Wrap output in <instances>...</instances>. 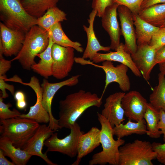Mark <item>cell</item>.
Returning <instances> with one entry per match:
<instances>
[{
	"label": "cell",
	"instance_id": "cell-47",
	"mask_svg": "<svg viewBox=\"0 0 165 165\" xmlns=\"http://www.w3.org/2000/svg\"></svg>",
	"mask_w": 165,
	"mask_h": 165
},
{
	"label": "cell",
	"instance_id": "cell-10",
	"mask_svg": "<svg viewBox=\"0 0 165 165\" xmlns=\"http://www.w3.org/2000/svg\"><path fill=\"white\" fill-rule=\"evenodd\" d=\"M75 49L53 43L52 48L53 60L52 76L59 79L68 76L71 71L74 62Z\"/></svg>",
	"mask_w": 165,
	"mask_h": 165
},
{
	"label": "cell",
	"instance_id": "cell-34",
	"mask_svg": "<svg viewBox=\"0 0 165 165\" xmlns=\"http://www.w3.org/2000/svg\"><path fill=\"white\" fill-rule=\"evenodd\" d=\"M149 45L156 50L165 45V27L160 28L153 36Z\"/></svg>",
	"mask_w": 165,
	"mask_h": 165
},
{
	"label": "cell",
	"instance_id": "cell-18",
	"mask_svg": "<svg viewBox=\"0 0 165 165\" xmlns=\"http://www.w3.org/2000/svg\"><path fill=\"white\" fill-rule=\"evenodd\" d=\"M125 94L124 92H116L109 95L105 100L101 114L113 127L125 120L124 111L122 105V100Z\"/></svg>",
	"mask_w": 165,
	"mask_h": 165
},
{
	"label": "cell",
	"instance_id": "cell-28",
	"mask_svg": "<svg viewBox=\"0 0 165 165\" xmlns=\"http://www.w3.org/2000/svg\"><path fill=\"white\" fill-rule=\"evenodd\" d=\"M60 0H22L23 6L31 16L38 18L42 16L49 9L56 6Z\"/></svg>",
	"mask_w": 165,
	"mask_h": 165
},
{
	"label": "cell",
	"instance_id": "cell-11",
	"mask_svg": "<svg viewBox=\"0 0 165 165\" xmlns=\"http://www.w3.org/2000/svg\"><path fill=\"white\" fill-rule=\"evenodd\" d=\"M0 51L6 57L16 56L20 50L25 33L10 29L0 22Z\"/></svg>",
	"mask_w": 165,
	"mask_h": 165
},
{
	"label": "cell",
	"instance_id": "cell-40",
	"mask_svg": "<svg viewBox=\"0 0 165 165\" xmlns=\"http://www.w3.org/2000/svg\"><path fill=\"white\" fill-rule=\"evenodd\" d=\"M155 61L156 64L165 62V45L156 50Z\"/></svg>",
	"mask_w": 165,
	"mask_h": 165
},
{
	"label": "cell",
	"instance_id": "cell-4",
	"mask_svg": "<svg viewBox=\"0 0 165 165\" xmlns=\"http://www.w3.org/2000/svg\"><path fill=\"white\" fill-rule=\"evenodd\" d=\"M0 18L8 28L25 33L37 24V18L27 12L21 0H0Z\"/></svg>",
	"mask_w": 165,
	"mask_h": 165
},
{
	"label": "cell",
	"instance_id": "cell-9",
	"mask_svg": "<svg viewBox=\"0 0 165 165\" xmlns=\"http://www.w3.org/2000/svg\"><path fill=\"white\" fill-rule=\"evenodd\" d=\"M81 75H77L64 81L56 83H50L46 79H44L41 84L42 89V104L49 113L50 120L48 126L52 129L57 131L60 129L58 124V120L53 116L51 109V105L53 97L57 92L65 86H73L79 82Z\"/></svg>",
	"mask_w": 165,
	"mask_h": 165
},
{
	"label": "cell",
	"instance_id": "cell-1",
	"mask_svg": "<svg viewBox=\"0 0 165 165\" xmlns=\"http://www.w3.org/2000/svg\"><path fill=\"white\" fill-rule=\"evenodd\" d=\"M102 103V97L97 94L82 90L68 95L59 102L58 120L60 129H70L86 110L93 106L99 108Z\"/></svg>",
	"mask_w": 165,
	"mask_h": 165
},
{
	"label": "cell",
	"instance_id": "cell-44",
	"mask_svg": "<svg viewBox=\"0 0 165 165\" xmlns=\"http://www.w3.org/2000/svg\"><path fill=\"white\" fill-rule=\"evenodd\" d=\"M16 106L19 109L23 110L25 109L27 106L26 100L16 101Z\"/></svg>",
	"mask_w": 165,
	"mask_h": 165
},
{
	"label": "cell",
	"instance_id": "cell-23",
	"mask_svg": "<svg viewBox=\"0 0 165 165\" xmlns=\"http://www.w3.org/2000/svg\"><path fill=\"white\" fill-rule=\"evenodd\" d=\"M138 46L149 44L154 35L160 28L155 26L141 19L138 14L132 13Z\"/></svg>",
	"mask_w": 165,
	"mask_h": 165
},
{
	"label": "cell",
	"instance_id": "cell-2",
	"mask_svg": "<svg viewBox=\"0 0 165 165\" xmlns=\"http://www.w3.org/2000/svg\"><path fill=\"white\" fill-rule=\"evenodd\" d=\"M98 120L101 125L100 143L102 150L94 154L89 161V165H119V147L124 144L121 139L115 140L113 138V127L108 121L99 113Z\"/></svg>",
	"mask_w": 165,
	"mask_h": 165
},
{
	"label": "cell",
	"instance_id": "cell-16",
	"mask_svg": "<svg viewBox=\"0 0 165 165\" xmlns=\"http://www.w3.org/2000/svg\"><path fill=\"white\" fill-rule=\"evenodd\" d=\"M156 50L149 44L138 46L137 50L131 54L133 61L144 79L148 81L152 69L156 64L155 61Z\"/></svg>",
	"mask_w": 165,
	"mask_h": 165
},
{
	"label": "cell",
	"instance_id": "cell-20",
	"mask_svg": "<svg viewBox=\"0 0 165 165\" xmlns=\"http://www.w3.org/2000/svg\"><path fill=\"white\" fill-rule=\"evenodd\" d=\"M101 129L92 127L87 132L79 136L77 145V155L75 161L72 165H78L82 159L90 153L101 144Z\"/></svg>",
	"mask_w": 165,
	"mask_h": 165
},
{
	"label": "cell",
	"instance_id": "cell-46",
	"mask_svg": "<svg viewBox=\"0 0 165 165\" xmlns=\"http://www.w3.org/2000/svg\"><path fill=\"white\" fill-rule=\"evenodd\" d=\"M164 27H165V22H164L163 24L160 28H162Z\"/></svg>",
	"mask_w": 165,
	"mask_h": 165
},
{
	"label": "cell",
	"instance_id": "cell-31",
	"mask_svg": "<svg viewBox=\"0 0 165 165\" xmlns=\"http://www.w3.org/2000/svg\"><path fill=\"white\" fill-rule=\"evenodd\" d=\"M158 80V85L149 96V103L157 110L165 112V75L160 72Z\"/></svg>",
	"mask_w": 165,
	"mask_h": 165
},
{
	"label": "cell",
	"instance_id": "cell-35",
	"mask_svg": "<svg viewBox=\"0 0 165 165\" xmlns=\"http://www.w3.org/2000/svg\"><path fill=\"white\" fill-rule=\"evenodd\" d=\"M113 3V0H93L92 6L97 11V16L101 17L105 9Z\"/></svg>",
	"mask_w": 165,
	"mask_h": 165
},
{
	"label": "cell",
	"instance_id": "cell-24",
	"mask_svg": "<svg viewBox=\"0 0 165 165\" xmlns=\"http://www.w3.org/2000/svg\"><path fill=\"white\" fill-rule=\"evenodd\" d=\"M53 43L51 39L49 38V44L46 49L37 55L40 60L38 63L33 64L31 67V69L34 72L46 79L52 76L53 60L52 48Z\"/></svg>",
	"mask_w": 165,
	"mask_h": 165
},
{
	"label": "cell",
	"instance_id": "cell-45",
	"mask_svg": "<svg viewBox=\"0 0 165 165\" xmlns=\"http://www.w3.org/2000/svg\"><path fill=\"white\" fill-rule=\"evenodd\" d=\"M159 65L160 72L165 75V62L159 64Z\"/></svg>",
	"mask_w": 165,
	"mask_h": 165
},
{
	"label": "cell",
	"instance_id": "cell-17",
	"mask_svg": "<svg viewBox=\"0 0 165 165\" xmlns=\"http://www.w3.org/2000/svg\"><path fill=\"white\" fill-rule=\"evenodd\" d=\"M119 5L116 3L107 7L101 17L102 26L109 35L111 40V49L115 51L119 46L122 35L117 19Z\"/></svg>",
	"mask_w": 165,
	"mask_h": 165
},
{
	"label": "cell",
	"instance_id": "cell-38",
	"mask_svg": "<svg viewBox=\"0 0 165 165\" xmlns=\"http://www.w3.org/2000/svg\"><path fill=\"white\" fill-rule=\"evenodd\" d=\"M3 55V53H0V76L6 75L11 67V61L5 59Z\"/></svg>",
	"mask_w": 165,
	"mask_h": 165
},
{
	"label": "cell",
	"instance_id": "cell-7",
	"mask_svg": "<svg viewBox=\"0 0 165 165\" xmlns=\"http://www.w3.org/2000/svg\"><path fill=\"white\" fill-rule=\"evenodd\" d=\"M75 62L82 65L89 64L102 69L105 75V85L101 97L103 94L108 85L111 83H117L120 89L124 92L129 91L130 88V82L127 72L128 67L120 64L115 66L112 61H106L101 65L94 63L90 60H87L82 57H75Z\"/></svg>",
	"mask_w": 165,
	"mask_h": 165
},
{
	"label": "cell",
	"instance_id": "cell-39",
	"mask_svg": "<svg viewBox=\"0 0 165 165\" xmlns=\"http://www.w3.org/2000/svg\"><path fill=\"white\" fill-rule=\"evenodd\" d=\"M160 119L158 124V127L163 135V139L165 142V112L160 110Z\"/></svg>",
	"mask_w": 165,
	"mask_h": 165
},
{
	"label": "cell",
	"instance_id": "cell-43",
	"mask_svg": "<svg viewBox=\"0 0 165 165\" xmlns=\"http://www.w3.org/2000/svg\"><path fill=\"white\" fill-rule=\"evenodd\" d=\"M14 97L16 101L26 100L24 93L21 91H17L14 94Z\"/></svg>",
	"mask_w": 165,
	"mask_h": 165
},
{
	"label": "cell",
	"instance_id": "cell-25",
	"mask_svg": "<svg viewBox=\"0 0 165 165\" xmlns=\"http://www.w3.org/2000/svg\"><path fill=\"white\" fill-rule=\"evenodd\" d=\"M138 14L146 22L160 28L165 22V3L156 4L141 9Z\"/></svg>",
	"mask_w": 165,
	"mask_h": 165
},
{
	"label": "cell",
	"instance_id": "cell-41",
	"mask_svg": "<svg viewBox=\"0 0 165 165\" xmlns=\"http://www.w3.org/2000/svg\"><path fill=\"white\" fill-rule=\"evenodd\" d=\"M165 3V0H144L141 6V9L155 4Z\"/></svg>",
	"mask_w": 165,
	"mask_h": 165
},
{
	"label": "cell",
	"instance_id": "cell-26",
	"mask_svg": "<svg viewBox=\"0 0 165 165\" xmlns=\"http://www.w3.org/2000/svg\"><path fill=\"white\" fill-rule=\"evenodd\" d=\"M146 123L144 119L136 122L129 119L125 124L123 123L113 127V133L117 139H121L124 137L132 134L142 135L146 134Z\"/></svg>",
	"mask_w": 165,
	"mask_h": 165
},
{
	"label": "cell",
	"instance_id": "cell-3",
	"mask_svg": "<svg viewBox=\"0 0 165 165\" xmlns=\"http://www.w3.org/2000/svg\"><path fill=\"white\" fill-rule=\"evenodd\" d=\"M49 43L47 31L35 25L25 33L20 50L11 60L17 61L23 69L29 71L32 65L36 63L35 57L46 49Z\"/></svg>",
	"mask_w": 165,
	"mask_h": 165
},
{
	"label": "cell",
	"instance_id": "cell-42",
	"mask_svg": "<svg viewBox=\"0 0 165 165\" xmlns=\"http://www.w3.org/2000/svg\"><path fill=\"white\" fill-rule=\"evenodd\" d=\"M3 151L0 149V165H14L12 162L8 160L5 157Z\"/></svg>",
	"mask_w": 165,
	"mask_h": 165
},
{
	"label": "cell",
	"instance_id": "cell-5",
	"mask_svg": "<svg viewBox=\"0 0 165 165\" xmlns=\"http://www.w3.org/2000/svg\"><path fill=\"white\" fill-rule=\"evenodd\" d=\"M0 123L1 136L8 138L14 146L21 149L39 126L35 120L19 117L0 119Z\"/></svg>",
	"mask_w": 165,
	"mask_h": 165
},
{
	"label": "cell",
	"instance_id": "cell-6",
	"mask_svg": "<svg viewBox=\"0 0 165 165\" xmlns=\"http://www.w3.org/2000/svg\"><path fill=\"white\" fill-rule=\"evenodd\" d=\"M156 156L152 143L137 139L119 147V165H153Z\"/></svg>",
	"mask_w": 165,
	"mask_h": 165
},
{
	"label": "cell",
	"instance_id": "cell-13",
	"mask_svg": "<svg viewBox=\"0 0 165 165\" xmlns=\"http://www.w3.org/2000/svg\"><path fill=\"white\" fill-rule=\"evenodd\" d=\"M117 11L122 35L125 40V50L127 52L132 54L136 52L138 47L132 13L128 8L123 5L119 6Z\"/></svg>",
	"mask_w": 165,
	"mask_h": 165
},
{
	"label": "cell",
	"instance_id": "cell-36",
	"mask_svg": "<svg viewBox=\"0 0 165 165\" xmlns=\"http://www.w3.org/2000/svg\"><path fill=\"white\" fill-rule=\"evenodd\" d=\"M153 149L156 153V159L160 163L165 165V142L163 144L154 142L152 143Z\"/></svg>",
	"mask_w": 165,
	"mask_h": 165
},
{
	"label": "cell",
	"instance_id": "cell-8",
	"mask_svg": "<svg viewBox=\"0 0 165 165\" xmlns=\"http://www.w3.org/2000/svg\"><path fill=\"white\" fill-rule=\"evenodd\" d=\"M70 130V133L62 139L58 137L57 133L53 134L44 142V145L47 148L46 152H58L71 158L77 156L79 138L84 132L81 130L80 126L76 122Z\"/></svg>",
	"mask_w": 165,
	"mask_h": 165
},
{
	"label": "cell",
	"instance_id": "cell-15",
	"mask_svg": "<svg viewBox=\"0 0 165 165\" xmlns=\"http://www.w3.org/2000/svg\"><path fill=\"white\" fill-rule=\"evenodd\" d=\"M57 131L52 129L49 126L44 124L39 125L36 131L22 149L32 156H38L49 165H57L48 158L47 152L44 154L42 149L44 142L54 132Z\"/></svg>",
	"mask_w": 165,
	"mask_h": 165
},
{
	"label": "cell",
	"instance_id": "cell-32",
	"mask_svg": "<svg viewBox=\"0 0 165 165\" xmlns=\"http://www.w3.org/2000/svg\"><path fill=\"white\" fill-rule=\"evenodd\" d=\"M3 98L0 97V119H6L19 117L21 114L18 110L14 108L13 110L9 109L12 104L9 103L5 104L3 102Z\"/></svg>",
	"mask_w": 165,
	"mask_h": 165
},
{
	"label": "cell",
	"instance_id": "cell-33",
	"mask_svg": "<svg viewBox=\"0 0 165 165\" xmlns=\"http://www.w3.org/2000/svg\"><path fill=\"white\" fill-rule=\"evenodd\" d=\"M114 3L123 5L128 8L133 14H138L144 0H113Z\"/></svg>",
	"mask_w": 165,
	"mask_h": 165
},
{
	"label": "cell",
	"instance_id": "cell-12",
	"mask_svg": "<svg viewBox=\"0 0 165 165\" xmlns=\"http://www.w3.org/2000/svg\"><path fill=\"white\" fill-rule=\"evenodd\" d=\"M148 103L145 98L136 90L125 93L122 100L125 116L128 119L136 122L144 119Z\"/></svg>",
	"mask_w": 165,
	"mask_h": 165
},
{
	"label": "cell",
	"instance_id": "cell-30",
	"mask_svg": "<svg viewBox=\"0 0 165 165\" xmlns=\"http://www.w3.org/2000/svg\"><path fill=\"white\" fill-rule=\"evenodd\" d=\"M144 119L146 123V134L152 138H159L162 134L158 127L160 119L159 111L154 108L149 103L147 105Z\"/></svg>",
	"mask_w": 165,
	"mask_h": 165
},
{
	"label": "cell",
	"instance_id": "cell-27",
	"mask_svg": "<svg viewBox=\"0 0 165 165\" xmlns=\"http://www.w3.org/2000/svg\"><path fill=\"white\" fill-rule=\"evenodd\" d=\"M49 38L54 43L65 47H71L76 51L81 53L84 49L79 42L70 40L64 32L60 22L53 25L47 31Z\"/></svg>",
	"mask_w": 165,
	"mask_h": 165
},
{
	"label": "cell",
	"instance_id": "cell-29",
	"mask_svg": "<svg viewBox=\"0 0 165 165\" xmlns=\"http://www.w3.org/2000/svg\"><path fill=\"white\" fill-rule=\"evenodd\" d=\"M67 20L66 14L57 6L49 9L42 16L37 19V24L48 31L54 24Z\"/></svg>",
	"mask_w": 165,
	"mask_h": 165
},
{
	"label": "cell",
	"instance_id": "cell-14",
	"mask_svg": "<svg viewBox=\"0 0 165 165\" xmlns=\"http://www.w3.org/2000/svg\"><path fill=\"white\" fill-rule=\"evenodd\" d=\"M17 82L31 87L35 92L36 96L35 104L30 107L28 113L21 114L19 117L26 118L35 120L38 123H49L50 115L42 104V89L38 79L36 77H31L28 83L23 82L21 79Z\"/></svg>",
	"mask_w": 165,
	"mask_h": 165
},
{
	"label": "cell",
	"instance_id": "cell-19",
	"mask_svg": "<svg viewBox=\"0 0 165 165\" xmlns=\"http://www.w3.org/2000/svg\"><path fill=\"white\" fill-rule=\"evenodd\" d=\"M91 61L94 63L106 61L119 62L127 66L136 76L140 77L142 76L133 62L131 54L126 51L124 44L122 42L115 51L106 53H97Z\"/></svg>",
	"mask_w": 165,
	"mask_h": 165
},
{
	"label": "cell",
	"instance_id": "cell-37",
	"mask_svg": "<svg viewBox=\"0 0 165 165\" xmlns=\"http://www.w3.org/2000/svg\"><path fill=\"white\" fill-rule=\"evenodd\" d=\"M4 76H0V89L2 93L1 97L3 99L8 97L9 96L6 89L9 90L13 96L15 93L14 86L6 83L4 78Z\"/></svg>",
	"mask_w": 165,
	"mask_h": 165
},
{
	"label": "cell",
	"instance_id": "cell-21",
	"mask_svg": "<svg viewBox=\"0 0 165 165\" xmlns=\"http://www.w3.org/2000/svg\"><path fill=\"white\" fill-rule=\"evenodd\" d=\"M97 11L93 9L89 15L88 19V27L83 25V28L87 37V43L82 57L84 59L89 58L91 60L94 55L99 51H109L111 48L101 45L97 38L94 29V24Z\"/></svg>",
	"mask_w": 165,
	"mask_h": 165
},
{
	"label": "cell",
	"instance_id": "cell-22",
	"mask_svg": "<svg viewBox=\"0 0 165 165\" xmlns=\"http://www.w3.org/2000/svg\"><path fill=\"white\" fill-rule=\"evenodd\" d=\"M0 149L16 165H25L32 156L28 152L16 147L11 141L4 137H0Z\"/></svg>",
	"mask_w": 165,
	"mask_h": 165
}]
</instances>
